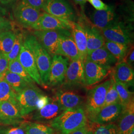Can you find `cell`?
Masks as SVG:
<instances>
[{"label":"cell","instance_id":"obj_6","mask_svg":"<svg viewBox=\"0 0 134 134\" xmlns=\"http://www.w3.org/2000/svg\"><path fill=\"white\" fill-rule=\"evenodd\" d=\"M43 10L61 19L75 22L76 15L72 5L68 0H51L47 1Z\"/></svg>","mask_w":134,"mask_h":134},{"label":"cell","instance_id":"obj_14","mask_svg":"<svg viewBox=\"0 0 134 134\" xmlns=\"http://www.w3.org/2000/svg\"><path fill=\"white\" fill-rule=\"evenodd\" d=\"M56 55L65 57L71 61L81 59L79 50L70 30H65L61 34Z\"/></svg>","mask_w":134,"mask_h":134},{"label":"cell","instance_id":"obj_11","mask_svg":"<svg viewBox=\"0 0 134 134\" xmlns=\"http://www.w3.org/2000/svg\"><path fill=\"white\" fill-rule=\"evenodd\" d=\"M40 11L21 2L14 8V13L16 20L22 26L32 28L41 15Z\"/></svg>","mask_w":134,"mask_h":134},{"label":"cell","instance_id":"obj_43","mask_svg":"<svg viewBox=\"0 0 134 134\" xmlns=\"http://www.w3.org/2000/svg\"><path fill=\"white\" fill-rule=\"evenodd\" d=\"M16 0H0V3L3 4H7L10 3H13Z\"/></svg>","mask_w":134,"mask_h":134},{"label":"cell","instance_id":"obj_33","mask_svg":"<svg viewBox=\"0 0 134 134\" xmlns=\"http://www.w3.org/2000/svg\"><path fill=\"white\" fill-rule=\"evenodd\" d=\"M24 37L23 34L21 33L16 34V37L13 48L10 53L7 55L9 62L18 58L24 43Z\"/></svg>","mask_w":134,"mask_h":134},{"label":"cell","instance_id":"obj_31","mask_svg":"<svg viewBox=\"0 0 134 134\" xmlns=\"http://www.w3.org/2000/svg\"><path fill=\"white\" fill-rule=\"evenodd\" d=\"M8 70L10 72L19 75L29 85H34V81L24 70V67L19 62L18 58L9 62Z\"/></svg>","mask_w":134,"mask_h":134},{"label":"cell","instance_id":"obj_34","mask_svg":"<svg viewBox=\"0 0 134 134\" xmlns=\"http://www.w3.org/2000/svg\"><path fill=\"white\" fill-rule=\"evenodd\" d=\"M93 134H119L116 125L110 123L98 125L93 131Z\"/></svg>","mask_w":134,"mask_h":134},{"label":"cell","instance_id":"obj_23","mask_svg":"<svg viewBox=\"0 0 134 134\" xmlns=\"http://www.w3.org/2000/svg\"><path fill=\"white\" fill-rule=\"evenodd\" d=\"M112 77L114 81H119L129 87L134 86L133 68L124 62L117 63L113 70Z\"/></svg>","mask_w":134,"mask_h":134},{"label":"cell","instance_id":"obj_7","mask_svg":"<svg viewBox=\"0 0 134 134\" xmlns=\"http://www.w3.org/2000/svg\"><path fill=\"white\" fill-rule=\"evenodd\" d=\"M62 84L66 88L85 86L83 61L79 59L70 62Z\"/></svg>","mask_w":134,"mask_h":134},{"label":"cell","instance_id":"obj_3","mask_svg":"<svg viewBox=\"0 0 134 134\" xmlns=\"http://www.w3.org/2000/svg\"><path fill=\"white\" fill-rule=\"evenodd\" d=\"M111 83V79L97 85L88 91L85 111L87 119L92 121L103 108L106 94Z\"/></svg>","mask_w":134,"mask_h":134},{"label":"cell","instance_id":"obj_47","mask_svg":"<svg viewBox=\"0 0 134 134\" xmlns=\"http://www.w3.org/2000/svg\"><path fill=\"white\" fill-rule=\"evenodd\" d=\"M47 1H51V0H46Z\"/></svg>","mask_w":134,"mask_h":134},{"label":"cell","instance_id":"obj_29","mask_svg":"<svg viewBox=\"0 0 134 134\" xmlns=\"http://www.w3.org/2000/svg\"><path fill=\"white\" fill-rule=\"evenodd\" d=\"M16 96V93L2 77L0 81V103L6 101L17 103Z\"/></svg>","mask_w":134,"mask_h":134},{"label":"cell","instance_id":"obj_24","mask_svg":"<svg viewBox=\"0 0 134 134\" xmlns=\"http://www.w3.org/2000/svg\"><path fill=\"white\" fill-rule=\"evenodd\" d=\"M71 31L80 53L81 59L84 61L87 57V40L85 31L81 24L72 22Z\"/></svg>","mask_w":134,"mask_h":134},{"label":"cell","instance_id":"obj_20","mask_svg":"<svg viewBox=\"0 0 134 134\" xmlns=\"http://www.w3.org/2000/svg\"><path fill=\"white\" fill-rule=\"evenodd\" d=\"M117 125L119 134H130L134 130V100L123 108Z\"/></svg>","mask_w":134,"mask_h":134},{"label":"cell","instance_id":"obj_36","mask_svg":"<svg viewBox=\"0 0 134 134\" xmlns=\"http://www.w3.org/2000/svg\"><path fill=\"white\" fill-rule=\"evenodd\" d=\"M46 2V0H22L21 1L23 4L29 5L39 10H43Z\"/></svg>","mask_w":134,"mask_h":134},{"label":"cell","instance_id":"obj_40","mask_svg":"<svg viewBox=\"0 0 134 134\" xmlns=\"http://www.w3.org/2000/svg\"><path fill=\"white\" fill-rule=\"evenodd\" d=\"M11 24L10 21L8 19L0 15V32L4 31L9 30Z\"/></svg>","mask_w":134,"mask_h":134},{"label":"cell","instance_id":"obj_4","mask_svg":"<svg viewBox=\"0 0 134 134\" xmlns=\"http://www.w3.org/2000/svg\"><path fill=\"white\" fill-rule=\"evenodd\" d=\"M44 95L34 85H30L16 93V101L21 115L25 116L37 110L39 101Z\"/></svg>","mask_w":134,"mask_h":134},{"label":"cell","instance_id":"obj_18","mask_svg":"<svg viewBox=\"0 0 134 134\" xmlns=\"http://www.w3.org/2000/svg\"><path fill=\"white\" fill-rule=\"evenodd\" d=\"M122 109L123 106L120 103L104 106L96 114L91 122L98 125L112 123L118 120Z\"/></svg>","mask_w":134,"mask_h":134},{"label":"cell","instance_id":"obj_39","mask_svg":"<svg viewBox=\"0 0 134 134\" xmlns=\"http://www.w3.org/2000/svg\"><path fill=\"white\" fill-rule=\"evenodd\" d=\"M122 62L127 63L130 67L133 68L134 62V51L133 46L129 50L124 60Z\"/></svg>","mask_w":134,"mask_h":134},{"label":"cell","instance_id":"obj_17","mask_svg":"<svg viewBox=\"0 0 134 134\" xmlns=\"http://www.w3.org/2000/svg\"><path fill=\"white\" fill-rule=\"evenodd\" d=\"M20 114L17 103L9 101L0 103V123L4 125H15L21 123Z\"/></svg>","mask_w":134,"mask_h":134},{"label":"cell","instance_id":"obj_46","mask_svg":"<svg viewBox=\"0 0 134 134\" xmlns=\"http://www.w3.org/2000/svg\"><path fill=\"white\" fill-rule=\"evenodd\" d=\"M130 134H134V130L132 131V132L130 133Z\"/></svg>","mask_w":134,"mask_h":134},{"label":"cell","instance_id":"obj_30","mask_svg":"<svg viewBox=\"0 0 134 134\" xmlns=\"http://www.w3.org/2000/svg\"><path fill=\"white\" fill-rule=\"evenodd\" d=\"M115 87L123 108L134 99V93L129 90V87L119 81H114Z\"/></svg>","mask_w":134,"mask_h":134},{"label":"cell","instance_id":"obj_19","mask_svg":"<svg viewBox=\"0 0 134 134\" xmlns=\"http://www.w3.org/2000/svg\"><path fill=\"white\" fill-rule=\"evenodd\" d=\"M54 97L63 111L83 107V98L74 91L60 90Z\"/></svg>","mask_w":134,"mask_h":134},{"label":"cell","instance_id":"obj_44","mask_svg":"<svg viewBox=\"0 0 134 134\" xmlns=\"http://www.w3.org/2000/svg\"><path fill=\"white\" fill-rule=\"evenodd\" d=\"M86 134H93L92 130L90 129L89 128V129L88 130V131H87Z\"/></svg>","mask_w":134,"mask_h":134},{"label":"cell","instance_id":"obj_21","mask_svg":"<svg viewBox=\"0 0 134 134\" xmlns=\"http://www.w3.org/2000/svg\"><path fill=\"white\" fill-rule=\"evenodd\" d=\"M86 34L87 55L104 45L105 39L99 29L93 25L81 24Z\"/></svg>","mask_w":134,"mask_h":134},{"label":"cell","instance_id":"obj_13","mask_svg":"<svg viewBox=\"0 0 134 134\" xmlns=\"http://www.w3.org/2000/svg\"><path fill=\"white\" fill-rule=\"evenodd\" d=\"M18 59L34 82L41 86L45 87L41 81L34 56L29 48L24 43L21 46Z\"/></svg>","mask_w":134,"mask_h":134},{"label":"cell","instance_id":"obj_37","mask_svg":"<svg viewBox=\"0 0 134 134\" xmlns=\"http://www.w3.org/2000/svg\"><path fill=\"white\" fill-rule=\"evenodd\" d=\"M96 10H107L109 8V5H107L101 0H86Z\"/></svg>","mask_w":134,"mask_h":134},{"label":"cell","instance_id":"obj_22","mask_svg":"<svg viewBox=\"0 0 134 134\" xmlns=\"http://www.w3.org/2000/svg\"><path fill=\"white\" fill-rule=\"evenodd\" d=\"M86 58L108 70L112 69L117 64L116 59L104 45L92 51L87 55Z\"/></svg>","mask_w":134,"mask_h":134},{"label":"cell","instance_id":"obj_28","mask_svg":"<svg viewBox=\"0 0 134 134\" xmlns=\"http://www.w3.org/2000/svg\"><path fill=\"white\" fill-rule=\"evenodd\" d=\"M26 134H54V130L46 125L36 122L24 123Z\"/></svg>","mask_w":134,"mask_h":134},{"label":"cell","instance_id":"obj_8","mask_svg":"<svg viewBox=\"0 0 134 134\" xmlns=\"http://www.w3.org/2000/svg\"><path fill=\"white\" fill-rule=\"evenodd\" d=\"M72 23L43 12L32 29L35 30H71Z\"/></svg>","mask_w":134,"mask_h":134},{"label":"cell","instance_id":"obj_10","mask_svg":"<svg viewBox=\"0 0 134 134\" xmlns=\"http://www.w3.org/2000/svg\"><path fill=\"white\" fill-rule=\"evenodd\" d=\"M65 30H35L34 35L49 55H56L59 38Z\"/></svg>","mask_w":134,"mask_h":134},{"label":"cell","instance_id":"obj_5","mask_svg":"<svg viewBox=\"0 0 134 134\" xmlns=\"http://www.w3.org/2000/svg\"><path fill=\"white\" fill-rule=\"evenodd\" d=\"M132 26L130 24L118 21L109 27L101 30L106 41L129 45L133 41Z\"/></svg>","mask_w":134,"mask_h":134},{"label":"cell","instance_id":"obj_25","mask_svg":"<svg viewBox=\"0 0 134 134\" xmlns=\"http://www.w3.org/2000/svg\"><path fill=\"white\" fill-rule=\"evenodd\" d=\"M2 77L9 84L16 93L30 85L22 77L16 74L10 72L8 70H7L2 75Z\"/></svg>","mask_w":134,"mask_h":134},{"label":"cell","instance_id":"obj_41","mask_svg":"<svg viewBox=\"0 0 134 134\" xmlns=\"http://www.w3.org/2000/svg\"><path fill=\"white\" fill-rule=\"evenodd\" d=\"M88 129H89V128L86 125L81 128L74 131L73 132H72L70 134H86Z\"/></svg>","mask_w":134,"mask_h":134},{"label":"cell","instance_id":"obj_32","mask_svg":"<svg viewBox=\"0 0 134 134\" xmlns=\"http://www.w3.org/2000/svg\"><path fill=\"white\" fill-rule=\"evenodd\" d=\"M111 79V83L106 94L105 99L103 107L114 103H120V98L115 87L114 81L112 77Z\"/></svg>","mask_w":134,"mask_h":134},{"label":"cell","instance_id":"obj_38","mask_svg":"<svg viewBox=\"0 0 134 134\" xmlns=\"http://www.w3.org/2000/svg\"><path fill=\"white\" fill-rule=\"evenodd\" d=\"M9 60L7 56L0 52V75H3L8 70Z\"/></svg>","mask_w":134,"mask_h":134},{"label":"cell","instance_id":"obj_15","mask_svg":"<svg viewBox=\"0 0 134 134\" xmlns=\"http://www.w3.org/2000/svg\"><path fill=\"white\" fill-rule=\"evenodd\" d=\"M64 111L60 105L56 98L54 96L43 108L36 110L32 119L38 122L50 123L52 120L60 115Z\"/></svg>","mask_w":134,"mask_h":134},{"label":"cell","instance_id":"obj_35","mask_svg":"<svg viewBox=\"0 0 134 134\" xmlns=\"http://www.w3.org/2000/svg\"><path fill=\"white\" fill-rule=\"evenodd\" d=\"M0 134H26L24 123L20 125L0 126Z\"/></svg>","mask_w":134,"mask_h":134},{"label":"cell","instance_id":"obj_26","mask_svg":"<svg viewBox=\"0 0 134 134\" xmlns=\"http://www.w3.org/2000/svg\"><path fill=\"white\" fill-rule=\"evenodd\" d=\"M106 48L115 57L117 63L122 62L129 51V45L106 41L104 43Z\"/></svg>","mask_w":134,"mask_h":134},{"label":"cell","instance_id":"obj_16","mask_svg":"<svg viewBox=\"0 0 134 134\" xmlns=\"http://www.w3.org/2000/svg\"><path fill=\"white\" fill-rule=\"evenodd\" d=\"M92 24L99 29H104L119 21L113 6L109 5L106 10H94L91 15Z\"/></svg>","mask_w":134,"mask_h":134},{"label":"cell","instance_id":"obj_45","mask_svg":"<svg viewBox=\"0 0 134 134\" xmlns=\"http://www.w3.org/2000/svg\"><path fill=\"white\" fill-rule=\"evenodd\" d=\"M2 75H0V81L2 80Z\"/></svg>","mask_w":134,"mask_h":134},{"label":"cell","instance_id":"obj_9","mask_svg":"<svg viewBox=\"0 0 134 134\" xmlns=\"http://www.w3.org/2000/svg\"><path fill=\"white\" fill-rule=\"evenodd\" d=\"M69 60L68 58L61 55L53 56L47 85L56 86L62 84L69 64Z\"/></svg>","mask_w":134,"mask_h":134},{"label":"cell","instance_id":"obj_2","mask_svg":"<svg viewBox=\"0 0 134 134\" xmlns=\"http://www.w3.org/2000/svg\"><path fill=\"white\" fill-rule=\"evenodd\" d=\"M24 44L32 54L43 85H48L52 58L34 35L24 39Z\"/></svg>","mask_w":134,"mask_h":134},{"label":"cell","instance_id":"obj_27","mask_svg":"<svg viewBox=\"0 0 134 134\" xmlns=\"http://www.w3.org/2000/svg\"><path fill=\"white\" fill-rule=\"evenodd\" d=\"M16 34L10 30L0 32V52L7 56L13 48Z\"/></svg>","mask_w":134,"mask_h":134},{"label":"cell","instance_id":"obj_1","mask_svg":"<svg viewBox=\"0 0 134 134\" xmlns=\"http://www.w3.org/2000/svg\"><path fill=\"white\" fill-rule=\"evenodd\" d=\"M87 119L83 107L65 110L49 124L61 134H70L87 125Z\"/></svg>","mask_w":134,"mask_h":134},{"label":"cell","instance_id":"obj_12","mask_svg":"<svg viewBox=\"0 0 134 134\" xmlns=\"http://www.w3.org/2000/svg\"><path fill=\"white\" fill-rule=\"evenodd\" d=\"M85 86H92L107 77L110 70L101 66L86 58L83 61Z\"/></svg>","mask_w":134,"mask_h":134},{"label":"cell","instance_id":"obj_42","mask_svg":"<svg viewBox=\"0 0 134 134\" xmlns=\"http://www.w3.org/2000/svg\"><path fill=\"white\" fill-rule=\"evenodd\" d=\"M74 2L77 5H80L81 6V8L83 9L84 8L85 5L87 2L86 0H73Z\"/></svg>","mask_w":134,"mask_h":134}]
</instances>
